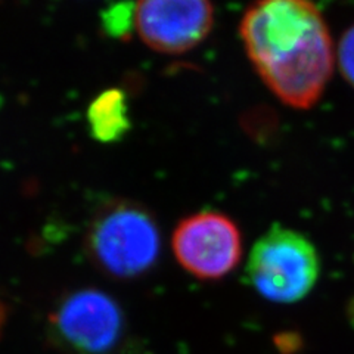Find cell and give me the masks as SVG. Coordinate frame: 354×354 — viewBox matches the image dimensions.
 Here are the masks:
<instances>
[{"label": "cell", "instance_id": "cell-1", "mask_svg": "<svg viewBox=\"0 0 354 354\" xmlns=\"http://www.w3.org/2000/svg\"><path fill=\"white\" fill-rule=\"evenodd\" d=\"M239 35L260 79L285 105L312 108L334 70L335 50L313 0H256Z\"/></svg>", "mask_w": 354, "mask_h": 354}, {"label": "cell", "instance_id": "cell-2", "mask_svg": "<svg viewBox=\"0 0 354 354\" xmlns=\"http://www.w3.org/2000/svg\"><path fill=\"white\" fill-rule=\"evenodd\" d=\"M86 251L109 278L130 281L153 269L161 251L157 221L133 201H111L95 214L86 234Z\"/></svg>", "mask_w": 354, "mask_h": 354}, {"label": "cell", "instance_id": "cell-3", "mask_svg": "<svg viewBox=\"0 0 354 354\" xmlns=\"http://www.w3.org/2000/svg\"><path fill=\"white\" fill-rule=\"evenodd\" d=\"M50 344L64 354H121L129 325L123 307L97 288L62 294L48 315Z\"/></svg>", "mask_w": 354, "mask_h": 354}, {"label": "cell", "instance_id": "cell-4", "mask_svg": "<svg viewBox=\"0 0 354 354\" xmlns=\"http://www.w3.org/2000/svg\"><path fill=\"white\" fill-rule=\"evenodd\" d=\"M320 273L315 245L300 232L272 226L254 243L247 276L256 291L269 301L291 304L313 290Z\"/></svg>", "mask_w": 354, "mask_h": 354}, {"label": "cell", "instance_id": "cell-5", "mask_svg": "<svg viewBox=\"0 0 354 354\" xmlns=\"http://www.w3.org/2000/svg\"><path fill=\"white\" fill-rule=\"evenodd\" d=\"M171 248L182 268L198 279L216 281L234 270L242 257V235L226 214L201 212L176 226Z\"/></svg>", "mask_w": 354, "mask_h": 354}, {"label": "cell", "instance_id": "cell-6", "mask_svg": "<svg viewBox=\"0 0 354 354\" xmlns=\"http://www.w3.org/2000/svg\"><path fill=\"white\" fill-rule=\"evenodd\" d=\"M214 22L212 0H138L135 26L143 43L161 53H185L204 41Z\"/></svg>", "mask_w": 354, "mask_h": 354}, {"label": "cell", "instance_id": "cell-7", "mask_svg": "<svg viewBox=\"0 0 354 354\" xmlns=\"http://www.w3.org/2000/svg\"><path fill=\"white\" fill-rule=\"evenodd\" d=\"M87 121L92 136L97 142H118L130 130L126 95L118 88H109L99 95L88 106Z\"/></svg>", "mask_w": 354, "mask_h": 354}, {"label": "cell", "instance_id": "cell-8", "mask_svg": "<svg viewBox=\"0 0 354 354\" xmlns=\"http://www.w3.org/2000/svg\"><path fill=\"white\" fill-rule=\"evenodd\" d=\"M133 22H135V6L129 2L114 5L105 10L102 17L105 31L113 37L129 36Z\"/></svg>", "mask_w": 354, "mask_h": 354}, {"label": "cell", "instance_id": "cell-9", "mask_svg": "<svg viewBox=\"0 0 354 354\" xmlns=\"http://www.w3.org/2000/svg\"><path fill=\"white\" fill-rule=\"evenodd\" d=\"M337 59L344 79L354 87V26L347 28L342 35L338 44Z\"/></svg>", "mask_w": 354, "mask_h": 354}, {"label": "cell", "instance_id": "cell-10", "mask_svg": "<svg viewBox=\"0 0 354 354\" xmlns=\"http://www.w3.org/2000/svg\"><path fill=\"white\" fill-rule=\"evenodd\" d=\"M274 346L282 354H294L300 350L303 341L295 332H282V334L274 337Z\"/></svg>", "mask_w": 354, "mask_h": 354}, {"label": "cell", "instance_id": "cell-11", "mask_svg": "<svg viewBox=\"0 0 354 354\" xmlns=\"http://www.w3.org/2000/svg\"><path fill=\"white\" fill-rule=\"evenodd\" d=\"M9 319V307L0 300V338H2Z\"/></svg>", "mask_w": 354, "mask_h": 354}]
</instances>
